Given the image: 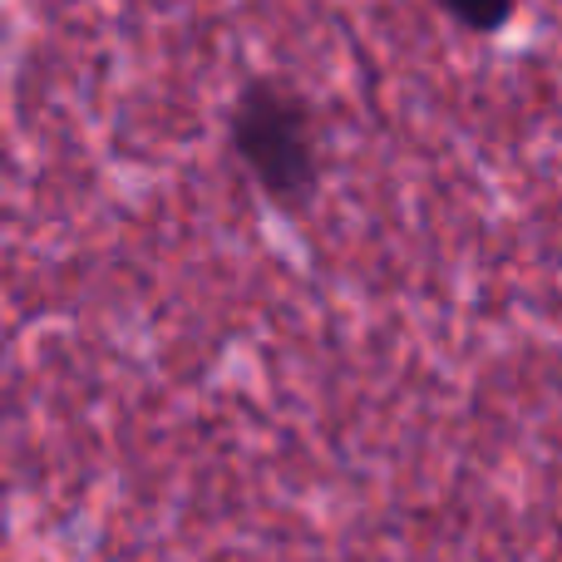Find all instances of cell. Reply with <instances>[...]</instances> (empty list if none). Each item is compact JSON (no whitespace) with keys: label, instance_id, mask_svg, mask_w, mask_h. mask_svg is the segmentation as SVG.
Masks as SVG:
<instances>
[{"label":"cell","instance_id":"6da1fadb","mask_svg":"<svg viewBox=\"0 0 562 562\" xmlns=\"http://www.w3.org/2000/svg\"><path fill=\"white\" fill-rule=\"evenodd\" d=\"M227 144L252 188L281 213H306L321 193L316 109L291 79L257 75L237 89L227 114Z\"/></svg>","mask_w":562,"mask_h":562},{"label":"cell","instance_id":"7a4b0ae2","mask_svg":"<svg viewBox=\"0 0 562 562\" xmlns=\"http://www.w3.org/2000/svg\"><path fill=\"white\" fill-rule=\"evenodd\" d=\"M435 5L469 35H498L518 15V0H435Z\"/></svg>","mask_w":562,"mask_h":562}]
</instances>
